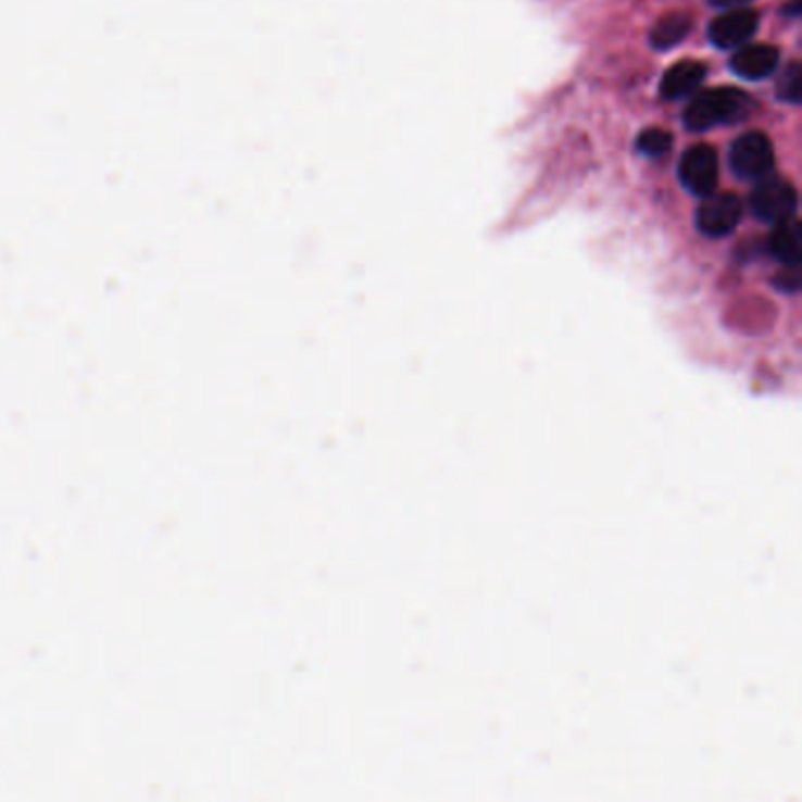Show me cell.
I'll return each instance as SVG.
<instances>
[{"label":"cell","mask_w":802,"mask_h":802,"mask_svg":"<svg viewBox=\"0 0 802 802\" xmlns=\"http://www.w3.org/2000/svg\"><path fill=\"white\" fill-rule=\"evenodd\" d=\"M753 99L735 88H715L697 95L685 109V125L694 133L749 118Z\"/></svg>","instance_id":"6da1fadb"},{"label":"cell","mask_w":802,"mask_h":802,"mask_svg":"<svg viewBox=\"0 0 802 802\" xmlns=\"http://www.w3.org/2000/svg\"><path fill=\"white\" fill-rule=\"evenodd\" d=\"M798 191L795 186L784 177H763L755 184L751 193V212L761 222L777 224L781 220L795 217Z\"/></svg>","instance_id":"7a4b0ae2"},{"label":"cell","mask_w":802,"mask_h":802,"mask_svg":"<svg viewBox=\"0 0 802 802\" xmlns=\"http://www.w3.org/2000/svg\"><path fill=\"white\" fill-rule=\"evenodd\" d=\"M729 165L739 179H763L775 167V149L763 133H747L729 149Z\"/></svg>","instance_id":"3957f363"},{"label":"cell","mask_w":802,"mask_h":802,"mask_svg":"<svg viewBox=\"0 0 802 802\" xmlns=\"http://www.w3.org/2000/svg\"><path fill=\"white\" fill-rule=\"evenodd\" d=\"M718 153L709 145L690 147L682 153L680 161V181L687 191L694 196H711L718 186Z\"/></svg>","instance_id":"277c9868"},{"label":"cell","mask_w":802,"mask_h":802,"mask_svg":"<svg viewBox=\"0 0 802 802\" xmlns=\"http://www.w3.org/2000/svg\"><path fill=\"white\" fill-rule=\"evenodd\" d=\"M743 217V203L735 193H711L697 212L699 231L709 238H725Z\"/></svg>","instance_id":"5b68a950"},{"label":"cell","mask_w":802,"mask_h":802,"mask_svg":"<svg viewBox=\"0 0 802 802\" xmlns=\"http://www.w3.org/2000/svg\"><path fill=\"white\" fill-rule=\"evenodd\" d=\"M761 24V14L749 10V8H735L720 14L709 28V38L715 48L727 50V48H739L747 46V40L753 38Z\"/></svg>","instance_id":"8992f818"},{"label":"cell","mask_w":802,"mask_h":802,"mask_svg":"<svg viewBox=\"0 0 802 802\" xmlns=\"http://www.w3.org/2000/svg\"><path fill=\"white\" fill-rule=\"evenodd\" d=\"M779 66V50L775 46H743L732 57V71L741 78L761 80L767 78Z\"/></svg>","instance_id":"52a82bcc"},{"label":"cell","mask_w":802,"mask_h":802,"mask_svg":"<svg viewBox=\"0 0 802 802\" xmlns=\"http://www.w3.org/2000/svg\"><path fill=\"white\" fill-rule=\"evenodd\" d=\"M706 78V66L694 60L687 62H678L676 66H671L662 85H659V92H662L664 99H682L690 92H694L701 83Z\"/></svg>","instance_id":"ba28073f"},{"label":"cell","mask_w":802,"mask_h":802,"mask_svg":"<svg viewBox=\"0 0 802 802\" xmlns=\"http://www.w3.org/2000/svg\"><path fill=\"white\" fill-rule=\"evenodd\" d=\"M769 252L786 268H798L802 262V240H800V222L798 217L781 220L775 224V231L769 236Z\"/></svg>","instance_id":"9c48e42d"},{"label":"cell","mask_w":802,"mask_h":802,"mask_svg":"<svg viewBox=\"0 0 802 802\" xmlns=\"http://www.w3.org/2000/svg\"><path fill=\"white\" fill-rule=\"evenodd\" d=\"M694 26V20L687 12H671L659 20L650 34L652 48L656 50H671L680 46V42L690 36Z\"/></svg>","instance_id":"30bf717a"},{"label":"cell","mask_w":802,"mask_h":802,"mask_svg":"<svg viewBox=\"0 0 802 802\" xmlns=\"http://www.w3.org/2000/svg\"><path fill=\"white\" fill-rule=\"evenodd\" d=\"M671 147H673V135L664 130V127H648V130L640 133L636 141V149L642 155H652V159H659V155L668 153Z\"/></svg>","instance_id":"8fae6325"},{"label":"cell","mask_w":802,"mask_h":802,"mask_svg":"<svg viewBox=\"0 0 802 802\" xmlns=\"http://www.w3.org/2000/svg\"><path fill=\"white\" fill-rule=\"evenodd\" d=\"M777 95L779 99L789 104H798L802 97V66L798 62H791L784 68V76L777 83Z\"/></svg>","instance_id":"7c38bea8"},{"label":"cell","mask_w":802,"mask_h":802,"mask_svg":"<svg viewBox=\"0 0 802 802\" xmlns=\"http://www.w3.org/2000/svg\"><path fill=\"white\" fill-rule=\"evenodd\" d=\"M713 8H723V10H735V8H749L751 0H709Z\"/></svg>","instance_id":"4fadbf2b"}]
</instances>
